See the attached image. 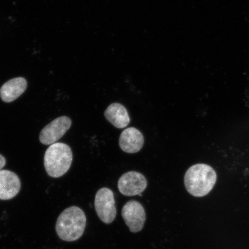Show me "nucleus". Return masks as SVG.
Masks as SVG:
<instances>
[{
    "label": "nucleus",
    "instance_id": "1",
    "mask_svg": "<svg viewBox=\"0 0 249 249\" xmlns=\"http://www.w3.org/2000/svg\"><path fill=\"white\" fill-rule=\"evenodd\" d=\"M86 223L87 218L84 211L79 207H71L62 212L58 217L56 232L62 240L75 241L83 235Z\"/></svg>",
    "mask_w": 249,
    "mask_h": 249
},
{
    "label": "nucleus",
    "instance_id": "2",
    "mask_svg": "<svg viewBox=\"0 0 249 249\" xmlns=\"http://www.w3.org/2000/svg\"><path fill=\"white\" fill-rule=\"evenodd\" d=\"M216 179V173L213 168L207 164H197L186 171L184 182L190 194L200 197L209 194Z\"/></svg>",
    "mask_w": 249,
    "mask_h": 249
},
{
    "label": "nucleus",
    "instance_id": "3",
    "mask_svg": "<svg viewBox=\"0 0 249 249\" xmlns=\"http://www.w3.org/2000/svg\"><path fill=\"white\" fill-rule=\"evenodd\" d=\"M73 160V153L69 145L55 142L47 149L44 166L47 173L53 178H59L68 172Z\"/></svg>",
    "mask_w": 249,
    "mask_h": 249
},
{
    "label": "nucleus",
    "instance_id": "4",
    "mask_svg": "<svg viewBox=\"0 0 249 249\" xmlns=\"http://www.w3.org/2000/svg\"><path fill=\"white\" fill-rule=\"evenodd\" d=\"M95 208L99 219L106 224L113 222L117 215L116 201L111 189L103 188L96 193Z\"/></svg>",
    "mask_w": 249,
    "mask_h": 249
},
{
    "label": "nucleus",
    "instance_id": "5",
    "mask_svg": "<svg viewBox=\"0 0 249 249\" xmlns=\"http://www.w3.org/2000/svg\"><path fill=\"white\" fill-rule=\"evenodd\" d=\"M71 125L69 117L62 116L47 124L39 135L40 142L43 145L54 144L65 135Z\"/></svg>",
    "mask_w": 249,
    "mask_h": 249
},
{
    "label": "nucleus",
    "instance_id": "6",
    "mask_svg": "<svg viewBox=\"0 0 249 249\" xmlns=\"http://www.w3.org/2000/svg\"><path fill=\"white\" fill-rule=\"evenodd\" d=\"M121 214L124 223L132 232H138L144 227L146 213L144 207L139 202L131 200L126 202Z\"/></svg>",
    "mask_w": 249,
    "mask_h": 249
},
{
    "label": "nucleus",
    "instance_id": "7",
    "mask_svg": "<svg viewBox=\"0 0 249 249\" xmlns=\"http://www.w3.org/2000/svg\"><path fill=\"white\" fill-rule=\"evenodd\" d=\"M144 176L137 171H129L123 174L118 182V188L121 194L126 196L139 195L147 187Z\"/></svg>",
    "mask_w": 249,
    "mask_h": 249
},
{
    "label": "nucleus",
    "instance_id": "8",
    "mask_svg": "<svg viewBox=\"0 0 249 249\" xmlns=\"http://www.w3.org/2000/svg\"><path fill=\"white\" fill-rule=\"evenodd\" d=\"M20 188V180L17 174L9 170H0V200H11L19 193Z\"/></svg>",
    "mask_w": 249,
    "mask_h": 249
},
{
    "label": "nucleus",
    "instance_id": "9",
    "mask_svg": "<svg viewBox=\"0 0 249 249\" xmlns=\"http://www.w3.org/2000/svg\"><path fill=\"white\" fill-rule=\"evenodd\" d=\"M144 139L142 134L135 127H130L124 129L121 134L120 147L128 154H135L141 150L144 145Z\"/></svg>",
    "mask_w": 249,
    "mask_h": 249
},
{
    "label": "nucleus",
    "instance_id": "10",
    "mask_svg": "<svg viewBox=\"0 0 249 249\" xmlns=\"http://www.w3.org/2000/svg\"><path fill=\"white\" fill-rule=\"evenodd\" d=\"M27 82L23 77L14 78L3 85L0 89V97L5 103L14 102L26 91Z\"/></svg>",
    "mask_w": 249,
    "mask_h": 249
},
{
    "label": "nucleus",
    "instance_id": "11",
    "mask_svg": "<svg viewBox=\"0 0 249 249\" xmlns=\"http://www.w3.org/2000/svg\"><path fill=\"white\" fill-rule=\"evenodd\" d=\"M105 117L108 122L118 129L124 128L130 121L126 108L118 103H114L108 106L105 111Z\"/></svg>",
    "mask_w": 249,
    "mask_h": 249
},
{
    "label": "nucleus",
    "instance_id": "12",
    "mask_svg": "<svg viewBox=\"0 0 249 249\" xmlns=\"http://www.w3.org/2000/svg\"><path fill=\"white\" fill-rule=\"evenodd\" d=\"M6 160L3 156L0 154V170H1L3 167L5 166Z\"/></svg>",
    "mask_w": 249,
    "mask_h": 249
}]
</instances>
